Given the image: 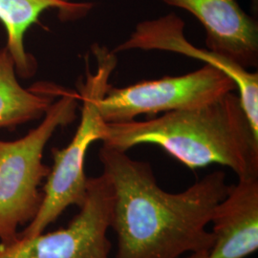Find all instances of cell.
<instances>
[{"instance_id":"obj_1","label":"cell","mask_w":258,"mask_h":258,"mask_svg":"<svg viewBox=\"0 0 258 258\" xmlns=\"http://www.w3.org/2000/svg\"><path fill=\"white\" fill-rule=\"evenodd\" d=\"M100 160L113 190L110 228L118 241L116 258H178L212 249L214 238L207 226L229 190L224 171L170 194L159 186L149 164L125 151L102 145Z\"/></svg>"},{"instance_id":"obj_2","label":"cell","mask_w":258,"mask_h":258,"mask_svg":"<svg viewBox=\"0 0 258 258\" xmlns=\"http://www.w3.org/2000/svg\"><path fill=\"white\" fill-rule=\"evenodd\" d=\"M102 145L125 152L156 145L191 169L218 164L238 179L258 178V135L233 92L156 119L107 122Z\"/></svg>"},{"instance_id":"obj_3","label":"cell","mask_w":258,"mask_h":258,"mask_svg":"<svg viewBox=\"0 0 258 258\" xmlns=\"http://www.w3.org/2000/svg\"><path fill=\"white\" fill-rule=\"evenodd\" d=\"M92 53L96 68L90 70L86 56L85 80L79 85V98L83 103L80 124L66 148L52 149L53 166L41 190L42 203L34 220L19 232L20 238L44 232L68 207L80 209L84 203L88 180L84 172L86 153L94 142H102L105 137L107 122L102 118L100 102L110 87L111 75L118 63L116 53L105 46L94 44Z\"/></svg>"},{"instance_id":"obj_4","label":"cell","mask_w":258,"mask_h":258,"mask_svg":"<svg viewBox=\"0 0 258 258\" xmlns=\"http://www.w3.org/2000/svg\"><path fill=\"white\" fill-rule=\"evenodd\" d=\"M36 128L16 141L0 140V247L19 240V226L33 221L43 199L38 189L50 167L42 163L43 150L59 126L74 121L79 94L61 89Z\"/></svg>"},{"instance_id":"obj_5","label":"cell","mask_w":258,"mask_h":258,"mask_svg":"<svg viewBox=\"0 0 258 258\" xmlns=\"http://www.w3.org/2000/svg\"><path fill=\"white\" fill-rule=\"evenodd\" d=\"M236 85L228 75L212 65L179 77H165L121 87H109L101 102L103 120L109 123L135 120L199 106L233 92Z\"/></svg>"},{"instance_id":"obj_6","label":"cell","mask_w":258,"mask_h":258,"mask_svg":"<svg viewBox=\"0 0 258 258\" xmlns=\"http://www.w3.org/2000/svg\"><path fill=\"white\" fill-rule=\"evenodd\" d=\"M112 209L113 190L107 178L103 173L88 178L84 203L66 228L19 238L0 247V258H109Z\"/></svg>"},{"instance_id":"obj_7","label":"cell","mask_w":258,"mask_h":258,"mask_svg":"<svg viewBox=\"0 0 258 258\" xmlns=\"http://www.w3.org/2000/svg\"><path fill=\"white\" fill-rule=\"evenodd\" d=\"M184 21L174 14L146 20L135 28L130 37L120 43L114 53L129 50H161L179 53L212 65L234 82L249 123L258 135V75L251 73L209 49H199L189 43L184 35Z\"/></svg>"},{"instance_id":"obj_8","label":"cell","mask_w":258,"mask_h":258,"mask_svg":"<svg viewBox=\"0 0 258 258\" xmlns=\"http://www.w3.org/2000/svg\"><path fill=\"white\" fill-rule=\"evenodd\" d=\"M190 13L206 31L210 51L244 69L258 62V27L237 0H161Z\"/></svg>"},{"instance_id":"obj_9","label":"cell","mask_w":258,"mask_h":258,"mask_svg":"<svg viewBox=\"0 0 258 258\" xmlns=\"http://www.w3.org/2000/svg\"><path fill=\"white\" fill-rule=\"evenodd\" d=\"M208 258H245L258 249V178L239 179L212 212Z\"/></svg>"},{"instance_id":"obj_10","label":"cell","mask_w":258,"mask_h":258,"mask_svg":"<svg viewBox=\"0 0 258 258\" xmlns=\"http://www.w3.org/2000/svg\"><path fill=\"white\" fill-rule=\"evenodd\" d=\"M92 7L91 3L60 0H0V21L7 34L6 48L14 58L17 73L29 78L36 71V61L25 50L24 37L28 29L38 22L42 13L57 9L59 18L65 20L83 17Z\"/></svg>"},{"instance_id":"obj_11","label":"cell","mask_w":258,"mask_h":258,"mask_svg":"<svg viewBox=\"0 0 258 258\" xmlns=\"http://www.w3.org/2000/svg\"><path fill=\"white\" fill-rule=\"evenodd\" d=\"M23 88L17 79L16 65L8 49L0 51V128L17 126L45 115L61 88Z\"/></svg>"},{"instance_id":"obj_12","label":"cell","mask_w":258,"mask_h":258,"mask_svg":"<svg viewBox=\"0 0 258 258\" xmlns=\"http://www.w3.org/2000/svg\"><path fill=\"white\" fill-rule=\"evenodd\" d=\"M209 251H202V252H195L187 258H208Z\"/></svg>"},{"instance_id":"obj_13","label":"cell","mask_w":258,"mask_h":258,"mask_svg":"<svg viewBox=\"0 0 258 258\" xmlns=\"http://www.w3.org/2000/svg\"><path fill=\"white\" fill-rule=\"evenodd\" d=\"M60 1H63V2H72L71 0H60Z\"/></svg>"}]
</instances>
